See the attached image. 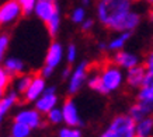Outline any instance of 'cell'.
Listing matches in <instances>:
<instances>
[{
    "label": "cell",
    "mask_w": 153,
    "mask_h": 137,
    "mask_svg": "<svg viewBox=\"0 0 153 137\" xmlns=\"http://www.w3.org/2000/svg\"><path fill=\"white\" fill-rule=\"evenodd\" d=\"M136 122L129 115H118L112 119L108 129L100 137H134Z\"/></svg>",
    "instance_id": "2"
},
{
    "label": "cell",
    "mask_w": 153,
    "mask_h": 137,
    "mask_svg": "<svg viewBox=\"0 0 153 137\" xmlns=\"http://www.w3.org/2000/svg\"><path fill=\"white\" fill-rule=\"evenodd\" d=\"M45 24H47V29H48V32H49V35H51V37L56 35V32H58V29H59V24H60L59 11H56V13L53 14Z\"/></svg>",
    "instance_id": "21"
},
{
    "label": "cell",
    "mask_w": 153,
    "mask_h": 137,
    "mask_svg": "<svg viewBox=\"0 0 153 137\" xmlns=\"http://www.w3.org/2000/svg\"><path fill=\"white\" fill-rule=\"evenodd\" d=\"M138 23H139V15L135 13H128L114 27V31H131L132 28H135L138 25Z\"/></svg>",
    "instance_id": "15"
},
{
    "label": "cell",
    "mask_w": 153,
    "mask_h": 137,
    "mask_svg": "<svg viewBox=\"0 0 153 137\" xmlns=\"http://www.w3.org/2000/svg\"><path fill=\"white\" fill-rule=\"evenodd\" d=\"M16 102H17V92L16 91L10 92V94L3 96V99L0 101V123H1V120L7 115V112L14 106Z\"/></svg>",
    "instance_id": "16"
},
{
    "label": "cell",
    "mask_w": 153,
    "mask_h": 137,
    "mask_svg": "<svg viewBox=\"0 0 153 137\" xmlns=\"http://www.w3.org/2000/svg\"><path fill=\"white\" fill-rule=\"evenodd\" d=\"M23 9L19 0H7L0 4V25H10L21 17Z\"/></svg>",
    "instance_id": "4"
},
{
    "label": "cell",
    "mask_w": 153,
    "mask_h": 137,
    "mask_svg": "<svg viewBox=\"0 0 153 137\" xmlns=\"http://www.w3.org/2000/svg\"><path fill=\"white\" fill-rule=\"evenodd\" d=\"M38 0H19L20 6L23 9V14H31L35 9V4H37Z\"/></svg>",
    "instance_id": "26"
},
{
    "label": "cell",
    "mask_w": 153,
    "mask_h": 137,
    "mask_svg": "<svg viewBox=\"0 0 153 137\" xmlns=\"http://www.w3.org/2000/svg\"><path fill=\"white\" fill-rule=\"evenodd\" d=\"M10 80H11V76L9 74V71L4 68V66H0V88L6 90L9 87Z\"/></svg>",
    "instance_id": "24"
},
{
    "label": "cell",
    "mask_w": 153,
    "mask_h": 137,
    "mask_svg": "<svg viewBox=\"0 0 153 137\" xmlns=\"http://www.w3.org/2000/svg\"><path fill=\"white\" fill-rule=\"evenodd\" d=\"M3 96H4V90H1V88H0V101L3 99Z\"/></svg>",
    "instance_id": "36"
},
{
    "label": "cell",
    "mask_w": 153,
    "mask_h": 137,
    "mask_svg": "<svg viewBox=\"0 0 153 137\" xmlns=\"http://www.w3.org/2000/svg\"><path fill=\"white\" fill-rule=\"evenodd\" d=\"M33 76H30V74H23V76H20L17 78V81H16V92H21L24 94L25 90L28 88V85L31 84L33 81Z\"/></svg>",
    "instance_id": "20"
},
{
    "label": "cell",
    "mask_w": 153,
    "mask_h": 137,
    "mask_svg": "<svg viewBox=\"0 0 153 137\" xmlns=\"http://www.w3.org/2000/svg\"><path fill=\"white\" fill-rule=\"evenodd\" d=\"M131 0H98V18L104 27L114 29L117 24L129 13Z\"/></svg>",
    "instance_id": "1"
},
{
    "label": "cell",
    "mask_w": 153,
    "mask_h": 137,
    "mask_svg": "<svg viewBox=\"0 0 153 137\" xmlns=\"http://www.w3.org/2000/svg\"><path fill=\"white\" fill-rule=\"evenodd\" d=\"M10 137H11V136H10Z\"/></svg>",
    "instance_id": "40"
},
{
    "label": "cell",
    "mask_w": 153,
    "mask_h": 137,
    "mask_svg": "<svg viewBox=\"0 0 153 137\" xmlns=\"http://www.w3.org/2000/svg\"><path fill=\"white\" fill-rule=\"evenodd\" d=\"M76 46L74 45H69V48H68V62L69 63H73L74 59H76Z\"/></svg>",
    "instance_id": "31"
},
{
    "label": "cell",
    "mask_w": 153,
    "mask_h": 137,
    "mask_svg": "<svg viewBox=\"0 0 153 137\" xmlns=\"http://www.w3.org/2000/svg\"><path fill=\"white\" fill-rule=\"evenodd\" d=\"M10 43V38L7 34H0V62H3Z\"/></svg>",
    "instance_id": "23"
},
{
    "label": "cell",
    "mask_w": 153,
    "mask_h": 137,
    "mask_svg": "<svg viewBox=\"0 0 153 137\" xmlns=\"http://www.w3.org/2000/svg\"><path fill=\"white\" fill-rule=\"evenodd\" d=\"M152 110H153L152 105L145 104V102H138V104H135L129 109V116L134 119L135 122H140V120L146 118V115H148L149 112H152Z\"/></svg>",
    "instance_id": "13"
},
{
    "label": "cell",
    "mask_w": 153,
    "mask_h": 137,
    "mask_svg": "<svg viewBox=\"0 0 153 137\" xmlns=\"http://www.w3.org/2000/svg\"><path fill=\"white\" fill-rule=\"evenodd\" d=\"M145 67L148 70L149 74H152L153 76V49L149 50V53L146 55V60H145Z\"/></svg>",
    "instance_id": "30"
},
{
    "label": "cell",
    "mask_w": 153,
    "mask_h": 137,
    "mask_svg": "<svg viewBox=\"0 0 153 137\" xmlns=\"http://www.w3.org/2000/svg\"><path fill=\"white\" fill-rule=\"evenodd\" d=\"M146 1H148V3H150V4L153 6V0H146Z\"/></svg>",
    "instance_id": "37"
},
{
    "label": "cell",
    "mask_w": 153,
    "mask_h": 137,
    "mask_svg": "<svg viewBox=\"0 0 153 137\" xmlns=\"http://www.w3.org/2000/svg\"><path fill=\"white\" fill-rule=\"evenodd\" d=\"M62 115H63V122L70 127H76L82 124L77 108L72 99H66V102L62 106Z\"/></svg>",
    "instance_id": "9"
},
{
    "label": "cell",
    "mask_w": 153,
    "mask_h": 137,
    "mask_svg": "<svg viewBox=\"0 0 153 137\" xmlns=\"http://www.w3.org/2000/svg\"><path fill=\"white\" fill-rule=\"evenodd\" d=\"M91 27H93V21H91V20H86L83 23V25H82V29H83V31H90Z\"/></svg>",
    "instance_id": "33"
},
{
    "label": "cell",
    "mask_w": 153,
    "mask_h": 137,
    "mask_svg": "<svg viewBox=\"0 0 153 137\" xmlns=\"http://www.w3.org/2000/svg\"><path fill=\"white\" fill-rule=\"evenodd\" d=\"M70 76V70H69V67L68 68H65V70H63V73H62V77L63 78H68Z\"/></svg>",
    "instance_id": "34"
},
{
    "label": "cell",
    "mask_w": 153,
    "mask_h": 137,
    "mask_svg": "<svg viewBox=\"0 0 153 137\" xmlns=\"http://www.w3.org/2000/svg\"><path fill=\"white\" fill-rule=\"evenodd\" d=\"M153 130V118H145L142 119L140 122H138V126H136V133L139 136H146L150 134Z\"/></svg>",
    "instance_id": "18"
},
{
    "label": "cell",
    "mask_w": 153,
    "mask_h": 137,
    "mask_svg": "<svg viewBox=\"0 0 153 137\" xmlns=\"http://www.w3.org/2000/svg\"><path fill=\"white\" fill-rule=\"evenodd\" d=\"M98 68L102 82V94H108L120 87L121 71L117 68V64H114L112 60H105Z\"/></svg>",
    "instance_id": "3"
},
{
    "label": "cell",
    "mask_w": 153,
    "mask_h": 137,
    "mask_svg": "<svg viewBox=\"0 0 153 137\" xmlns=\"http://www.w3.org/2000/svg\"><path fill=\"white\" fill-rule=\"evenodd\" d=\"M131 37V32H125V34H122L120 38H117V39H114V41L108 45V48L110 49H120V48H122L124 46V43H125V41L128 39V38Z\"/></svg>",
    "instance_id": "27"
},
{
    "label": "cell",
    "mask_w": 153,
    "mask_h": 137,
    "mask_svg": "<svg viewBox=\"0 0 153 137\" xmlns=\"http://www.w3.org/2000/svg\"><path fill=\"white\" fill-rule=\"evenodd\" d=\"M48 120L49 123L52 124H59L60 122H63V115H62V109H58V108H53L52 110H49L47 113Z\"/></svg>",
    "instance_id": "22"
},
{
    "label": "cell",
    "mask_w": 153,
    "mask_h": 137,
    "mask_svg": "<svg viewBox=\"0 0 153 137\" xmlns=\"http://www.w3.org/2000/svg\"><path fill=\"white\" fill-rule=\"evenodd\" d=\"M45 88H47V85H45V78L42 77V76L34 77L31 84L28 85V88L25 90V92H24V99L27 101V102H35V101L44 94Z\"/></svg>",
    "instance_id": "8"
},
{
    "label": "cell",
    "mask_w": 153,
    "mask_h": 137,
    "mask_svg": "<svg viewBox=\"0 0 153 137\" xmlns=\"http://www.w3.org/2000/svg\"><path fill=\"white\" fill-rule=\"evenodd\" d=\"M62 57H63L62 45L58 43V42H53V43H51V46L48 48L47 56H45V66H49V67L55 68L56 66L60 63Z\"/></svg>",
    "instance_id": "12"
},
{
    "label": "cell",
    "mask_w": 153,
    "mask_h": 137,
    "mask_svg": "<svg viewBox=\"0 0 153 137\" xmlns=\"http://www.w3.org/2000/svg\"><path fill=\"white\" fill-rule=\"evenodd\" d=\"M58 104V95L55 92V87H48L37 101H35V109L39 113H48L49 110L56 108Z\"/></svg>",
    "instance_id": "5"
},
{
    "label": "cell",
    "mask_w": 153,
    "mask_h": 137,
    "mask_svg": "<svg viewBox=\"0 0 153 137\" xmlns=\"http://www.w3.org/2000/svg\"><path fill=\"white\" fill-rule=\"evenodd\" d=\"M88 3V0H83V4H87Z\"/></svg>",
    "instance_id": "38"
},
{
    "label": "cell",
    "mask_w": 153,
    "mask_h": 137,
    "mask_svg": "<svg viewBox=\"0 0 153 137\" xmlns=\"http://www.w3.org/2000/svg\"><path fill=\"white\" fill-rule=\"evenodd\" d=\"M31 133V129L23 123L14 122L11 126V137H28Z\"/></svg>",
    "instance_id": "19"
},
{
    "label": "cell",
    "mask_w": 153,
    "mask_h": 137,
    "mask_svg": "<svg viewBox=\"0 0 153 137\" xmlns=\"http://www.w3.org/2000/svg\"><path fill=\"white\" fill-rule=\"evenodd\" d=\"M148 17L150 21H153V6H152V9L149 10V13H148Z\"/></svg>",
    "instance_id": "35"
},
{
    "label": "cell",
    "mask_w": 153,
    "mask_h": 137,
    "mask_svg": "<svg viewBox=\"0 0 153 137\" xmlns=\"http://www.w3.org/2000/svg\"><path fill=\"white\" fill-rule=\"evenodd\" d=\"M112 62H114V64L121 66V67L132 68V67H135V66H136L138 59H136V56L131 55V53H126V52H118L117 55H114Z\"/></svg>",
    "instance_id": "14"
},
{
    "label": "cell",
    "mask_w": 153,
    "mask_h": 137,
    "mask_svg": "<svg viewBox=\"0 0 153 137\" xmlns=\"http://www.w3.org/2000/svg\"><path fill=\"white\" fill-rule=\"evenodd\" d=\"M148 70L145 67V64H140V66H135V67L129 68V73H128V78H126V82L131 87H142L145 78L148 76Z\"/></svg>",
    "instance_id": "11"
},
{
    "label": "cell",
    "mask_w": 153,
    "mask_h": 137,
    "mask_svg": "<svg viewBox=\"0 0 153 137\" xmlns=\"http://www.w3.org/2000/svg\"><path fill=\"white\" fill-rule=\"evenodd\" d=\"M4 68L9 71L10 76H19L24 71V63L17 57H9L4 60Z\"/></svg>",
    "instance_id": "17"
},
{
    "label": "cell",
    "mask_w": 153,
    "mask_h": 137,
    "mask_svg": "<svg viewBox=\"0 0 153 137\" xmlns=\"http://www.w3.org/2000/svg\"><path fill=\"white\" fill-rule=\"evenodd\" d=\"M134 137H146V136H139V134H138V136H134Z\"/></svg>",
    "instance_id": "39"
},
{
    "label": "cell",
    "mask_w": 153,
    "mask_h": 137,
    "mask_svg": "<svg viewBox=\"0 0 153 137\" xmlns=\"http://www.w3.org/2000/svg\"><path fill=\"white\" fill-rule=\"evenodd\" d=\"M58 137H82V133H80V130H77V129L68 126V127L60 129Z\"/></svg>",
    "instance_id": "25"
},
{
    "label": "cell",
    "mask_w": 153,
    "mask_h": 137,
    "mask_svg": "<svg viewBox=\"0 0 153 137\" xmlns=\"http://www.w3.org/2000/svg\"><path fill=\"white\" fill-rule=\"evenodd\" d=\"M88 87L94 90V91H98L102 94V82H101V77H100V74H96L93 77L88 80Z\"/></svg>",
    "instance_id": "28"
},
{
    "label": "cell",
    "mask_w": 153,
    "mask_h": 137,
    "mask_svg": "<svg viewBox=\"0 0 153 137\" xmlns=\"http://www.w3.org/2000/svg\"><path fill=\"white\" fill-rule=\"evenodd\" d=\"M14 122L23 123L25 126H28L30 129H37L42 124V118L41 113L37 109H24L20 110L19 113L16 115Z\"/></svg>",
    "instance_id": "7"
},
{
    "label": "cell",
    "mask_w": 153,
    "mask_h": 137,
    "mask_svg": "<svg viewBox=\"0 0 153 137\" xmlns=\"http://www.w3.org/2000/svg\"><path fill=\"white\" fill-rule=\"evenodd\" d=\"M72 21H73V23H83L84 21V10L82 9V7L76 9L73 13H72Z\"/></svg>",
    "instance_id": "29"
},
{
    "label": "cell",
    "mask_w": 153,
    "mask_h": 137,
    "mask_svg": "<svg viewBox=\"0 0 153 137\" xmlns=\"http://www.w3.org/2000/svg\"><path fill=\"white\" fill-rule=\"evenodd\" d=\"M52 73H53V68L49 67V66H45V67L42 68V71H41V74H42V77H44V78L51 77Z\"/></svg>",
    "instance_id": "32"
},
{
    "label": "cell",
    "mask_w": 153,
    "mask_h": 137,
    "mask_svg": "<svg viewBox=\"0 0 153 137\" xmlns=\"http://www.w3.org/2000/svg\"><path fill=\"white\" fill-rule=\"evenodd\" d=\"M87 71H88V64L86 62L80 63L76 70L73 73L70 74V78H69V85H68V91L69 94H76V92L80 90V87L83 85L84 80L87 77Z\"/></svg>",
    "instance_id": "6"
},
{
    "label": "cell",
    "mask_w": 153,
    "mask_h": 137,
    "mask_svg": "<svg viewBox=\"0 0 153 137\" xmlns=\"http://www.w3.org/2000/svg\"><path fill=\"white\" fill-rule=\"evenodd\" d=\"M58 11V7L53 3V0H38L34 13L39 20H42L44 23H47L52 15Z\"/></svg>",
    "instance_id": "10"
}]
</instances>
